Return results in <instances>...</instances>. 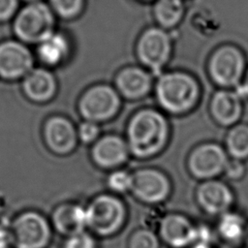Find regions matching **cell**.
Listing matches in <instances>:
<instances>
[{
    "label": "cell",
    "mask_w": 248,
    "mask_h": 248,
    "mask_svg": "<svg viewBox=\"0 0 248 248\" xmlns=\"http://www.w3.org/2000/svg\"><path fill=\"white\" fill-rule=\"evenodd\" d=\"M228 161V154L221 145L206 142L197 146L190 153L188 169L195 177L209 180L224 172Z\"/></svg>",
    "instance_id": "obj_8"
},
{
    "label": "cell",
    "mask_w": 248,
    "mask_h": 248,
    "mask_svg": "<svg viewBox=\"0 0 248 248\" xmlns=\"http://www.w3.org/2000/svg\"><path fill=\"white\" fill-rule=\"evenodd\" d=\"M184 13L182 0H157L154 6V16L157 22L165 28L176 25Z\"/></svg>",
    "instance_id": "obj_22"
},
{
    "label": "cell",
    "mask_w": 248,
    "mask_h": 248,
    "mask_svg": "<svg viewBox=\"0 0 248 248\" xmlns=\"http://www.w3.org/2000/svg\"><path fill=\"white\" fill-rule=\"evenodd\" d=\"M16 0H0V20L9 18L16 11Z\"/></svg>",
    "instance_id": "obj_30"
},
{
    "label": "cell",
    "mask_w": 248,
    "mask_h": 248,
    "mask_svg": "<svg viewBox=\"0 0 248 248\" xmlns=\"http://www.w3.org/2000/svg\"><path fill=\"white\" fill-rule=\"evenodd\" d=\"M129 248H159V239L152 231L140 229L132 234Z\"/></svg>",
    "instance_id": "obj_25"
},
{
    "label": "cell",
    "mask_w": 248,
    "mask_h": 248,
    "mask_svg": "<svg viewBox=\"0 0 248 248\" xmlns=\"http://www.w3.org/2000/svg\"><path fill=\"white\" fill-rule=\"evenodd\" d=\"M118 91L128 99H139L146 95L151 87V78L147 72L138 67H129L116 77Z\"/></svg>",
    "instance_id": "obj_18"
},
{
    "label": "cell",
    "mask_w": 248,
    "mask_h": 248,
    "mask_svg": "<svg viewBox=\"0 0 248 248\" xmlns=\"http://www.w3.org/2000/svg\"><path fill=\"white\" fill-rule=\"evenodd\" d=\"M242 112L241 97L237 92L220 90L210 102V113L213 119L222 126L234 125Z\"/></svg>",
    "instance_id": "obj_16"
},
{
    "label": "cell",
    "mask_w": 248,
    "mask_h": 248,
    "mask_svg": "<svg viewBox=\"0 0 248 248\" xmlns=\"http://www.w3.org/2000/svg\"><path fill=\"white\" fill-rule=\"evenodd\" d=\"M200 88L196 79L182 72L166 73L156 84V98L167 111L180 114L192 109L199 99Z\"/></svg>",
    "instance_id": "obj_2"
},
{
    "label": "cell",
    "mask_w": 248,
    "mask_h": 248,
    "mask_svg": "<svg viewBox=\"0 0 248 248\" xmlns=\"http://www.w3.org/2000/svg\"><path fill=\"white\" fill-rule=\"evenodd\" d=\"M244 239H245V241H246V244H247V246H248V225H247V227H246V232H245V236H244Z\"/></svg>",
    "instance_id": "obj_33"
},
{
    "label": "cell",
    "mask_w": 248,
    "mask_h": 248,
    "mask_svg": "<svg viewBox=\"0 0 248 248\" xmlns=\"http://www.w3.org/2000/svg\"><path fill=\"white\" fill-rule=\"evenodd\" d=\"M120 107L117 92L108 85H96L89 88L80 98L78 108L87 121L101 122L113 117Z\"/></svg>",
    "instance_id": "obj_6"
},
{
    "label": "cell",
    "mask_w": 248,
    "mask_h": 248,
    "mask_svg": "<svg viewBox=\"0 0 248 248\" xmlns=\"http://www.w3.org/2000/svg\"><path fill=\"white\" fill-rule=\"evenodd\" d=\"M160 237L172 248H186L193 246L197 226L187 217L180 214H169L165 216L159 227Z\"/></svg>",
    "instance_id": "obj_13"
},
{
    "label": "cell",
    "mask_w": 248,
    "mask_h": 248,
    "mask_svg": "<svg viewBox=\"0 0 248 248\" xmlns=\"http://www.w3.org/2000/svg\"><path fill=\"white\" fill-rule=\"evenodd\" d=\"M28 1H33V2H36V0H28Z\"/></svg>",
    "instance_id": "obj_35"
},
{
    "label": "cell",
    "mask_w": 248,
    "mask_h": 248,
    "mask_svg": "<svg viewBox=\"0 0 248 248\" xmlns=\"http://www.w3.org/2000/svg\"><path fill=\"white\" fill-rule=\"evenodd\" d=\"M192 248H209V247H202V246H192Z\"/></svg>",
    "instance_id": "obj_34"
},
{
    "label": "cell",
    "mask_w": 248,
    "mask_h": 248,
    "mask_svg": "<svg viewBox=\"0 0 248 248\" xmlns=\"http://www.w3.org/2000/svg\"><path fill=\"white\" fill-rule=\"evenodd\" d=\"M127 142L119 136L106 135L98 139L91 150L96 165L104 169L116 168L125 163L129 156Z\"/></svg>",
    "instance_id": "obj_15"
},
{
    "label": "cell",
    "mask_w": 248,
    "mask_h": 248,
    "mask_svg": "<svg viewBox=\"0 0 248 248\" xmlns=\"http://www.w3.org/2000/svg\"><path fill=\"white\" fill-rule=\"evenodd\" d=\"M67 52L68 42L61 34L51 33L39 43V56L46 64L54 65L59 63Z\"/></svg>",
    "instance_id": "obj_21"
},
{
    "label": "cell",
    "mask_w": 248,
    "mask_h": 248,
    "mask_svg": "<svg viewBox=\"0 0 248 248\" xmlns=\"http://www.w3.org/2000/svg\"><path fill=\"white\" fill-rule=\"evenodd\" d=\"M11 242H13L11 232L0 226V248H9Z\"/></svg>",
    "instance_id": "obj_31"
},
{
    "label": "cell",
    "mask_w": 248,
    "mask_h": 248,
    "mask_svg": "<svg viewBox=\"0 0 248 248\" xmlns=\"http://www.w3.org/2000/svg\"><path fill=\"white\" fill-rule=\"evenodd\" d=\"M237 93L239 94L240 97L243 96V97L248 98V72H247V74H246V77H245L244 81L242 82L241 86L238 87Z\"/></svg>",
    "instance_id": "obj_32"
},
{
    "label": "cell",
    "mask_w": 248,
    "mask_h": 248,
    "mask_svg": "<svg viewBox=\"0 0 248 248\" xmlns=\"http://www.w3.org/2000/svg\"><path fill=\"white\" fill-rule=\"evenodd\" d=\"M228 153L233 159L244 160L248 158V125H233L226 136Z\"/></svg>",
    "instance_id": "obj_23"
},
{
    "label": "cell",
    "mask_w": 248,
    "mask_h": 248,
    "mask_svg": "<svg viewBox=\"0 0 248 248\" xmlns=\"http://www.w3.org/2000/svg\"><path fill=\"white\" fill-rule=\"evenodd\" d=\"M245 172V166L242 160L238 159H229L224 173L225 175L232 180H238L240 179Z\"/></svg>",
    "instance_id": "obj_29"
},
{
    "label": "cell",
    "mask_w": 248,
    "mask_h": 248,
    "mask_svg": "<svg viewBox=\"0 0 248 248\" xmlns=\"http://www.w3.org/2000/svg\"><path fill=\"white\" fill-rule=\"evenodd\" d=\"M54 18L49 8L41 2H32L16 16L14 29L22 41L40 43L53 33Z\"/></svg>",
    "instance_id": "obj_4"
},
{
    "label": "cell",
    "mask_w": 248,
    "mask_h": 248,
    "mask_svg": "<svg viewBox=\"0 0 248 248\" xmlns=\"http://www.w3.org/2000/svg\"><path fill=\"white\" fill-rule=\"evenodd\" d=\"M30 51L20 43L8 41L0 44V76L16 78L26 76L32 67Z\"/></svg>",
    "instance_id": "obj_12"
},
{
    "label": "cell",
    "mask_w": 248,
    "mask_h": 248,
    "mask_svg": "<svg viewBox=\"0 0 248 248\" xmlns=\"http://www.w3.org/2000/svg\"><path fill=\"white\" fill-rule=\"evenodd\" d=\"M169 124L165 116L153 108L137 111L126 131L129 151L137 158L146 159L158 154L167 144Z\"/></svg>",
    "instance_id": "obj_1"
},
{
    "label": "cell",
    "mask_w": 248,
    "mask_h": 248,
    "mask_svg": "<svg viewBox=\"0 0 248 248\" xmlns=\"http://www.w3.org/2000/svg\"><path fill=\"white\" fill-rule=\"evenodd\" d=\"M131 191L133 195L145 203H160L170 192V183L165 173L154 169H141L132 173Z\"/></svg>",
    "instance_id": "obj_10"
},
{
    "label": "cell",
    "mask_w": 248,
    "mask_h": 248,
    "mask_svg": "<svg viewBox=\"0 0 248 248\" xmlns=\"http://www.w3.org/2000/svg\"><path fill=\"white\" fill-rule=\"evenodd\" d=\"M50 3L61 16L73 17L80 11L82 0H50Z\"/></svg>",
    "instance_id": "obj_26"
},
{
    "label": "cell",
    "mask_w": 248,
    "mask_h": 248,
    "mask_svg": "<svg viewBox=\"0 0 248 248\" xmlns=\"http://www.w3.org/2000/svg\"><path fill=\"white\" fill-rule=\"evenodd\" d=\"M25 95L34 102H46L55 93L56 82L53 76L44 69L31 70L24 78Z\"/></svg>",
    "instance_id": "obj_19"
},
{
    "label": "cell",
    "mask_w": 248,
    "mask_h": 248,
    "mask_svg": "<svg viewBox=\"0 0 248 248\" xmlns=\"http://www.w3.org/2000/svg\"><path fill=\"white\" fill-rule=\"evenodd\" d=\"M137 51L142 64L152 71H160L170 56V37L162 28H149L140 36Z\"/></svg>",
    "instance_id": "obj_9"
},
{
    "label": "cell",
    "mask_w": 248,
    "mask_h": 248,
    "mask_svg": "<svg viewBox=\"0 0 248 248\" xmlns=\"http://www.w3.org/2000/svg\"><path fill=\"white\" fill-rule=\"evenodd\" d=\"M44 138L47 147L57 154L71 152L78 139L73 123L62 116H53L46 122Z\"/></svg>",
    "instance_id": "obj_14"
},
{
    "label": "cell",
    "mask_w": 248,
    "mask_h": 248,
    "mask_svg": "<svg viewBox=\"0 0 248 248\" xmlns=\"http://www.w3.org/2000/svg\"><path fill=\"white\" fill-rule=\"evenodd\" d=\"M245 60L235 46H224L214 51L209 60V74L212 79L225 87L236 86L243 76Z\"/></svg>",
    "instance_id": "obj_7"
},
{
    "label": "cell",
    "mask_w": 248,
    "mask_h": 248,
    "mask_svg": "<svg viewBox=\"0 0 248 248\" xmlns=\"http://www.w3.org/2000/svg\"><path fill=\"white\" fill-rule=\"evenodd\" d=\"M85 209L87 228L102 236L117 232L126 220L124 203L111 195L97 196Z\"/></svg>",
    "instance_id": "obj_3"
},
{
    "label": "cell",
    "mask_w": 248,
    "mask_h": 248,
    "mask_svg": "<svg viewBox=\"0 0 248 248\" xmlns=\"http://www.w3.org/2000/svg\"><path fill=\"white\" fill-rule=\"evenodd\" d=\"M64 248H96V242L91 234L83 231L70 235L64 244Z\"/></svg>",
    "instance_id": "obj_27"
},
{
    "label": "cell",
    "mask_w": 248,
    "mask_h": 248,
    "mask_svg": "<svg viewBox=\"0 0 248 248\" xmlns=\"http://www.w3.org/2000/svg\"><path fill=\"white\" fill-rule=\"evenodd\" d=\"M100 134V128L97 123L85 120L78 129V138L84 143L96 141Z\"/></svg>",
    "instance_id": "obj_28"
},
{
    "label": "cell",
    "mask_w": 248,
    "mask_h": 248,
    "mask_svg": "<svg viewBox=\"0 0 248 248\" xmlns=\"http://www.w3.org/2000/svg\"><path fill=\"white\" fill-rule=\"evenodd\" d=\"M11 234L16 248H44L49 241L50 228L42 214L26 211L16 218Z\"/></svg>",
    "instance_id": "obj_5"
},
{
    "label": "cell",
    "mask_w": 248,
    "mask_h": 248,
    "mask_svg": "<svg viewBox=\"0 0 248 248\" xmlns=\"http://www.w3.org/2000/svg\"><path fill=\"white\" fill-rule=\"evenodd\" d=\"M52 222L59 232L69 236L76 234L87 227L86 209L76 203L61 204L53 211Z\"/></svg>",
    "instance_id": "obj_17"
},
{
    "label": "cell",
    "mask_w": 248,
    "mask_h": 248,
    "mask_svg": "<svg viewBox=\"0 0 248 248\" xmlns=\"http://www.w3.org/2000/svg\"><path fill=\"white\" fill-rule=\"evenodd\" d=\"M196 199L200 206L208 214L222 215L229 211L233 202L230 187L219 180H203L197 189Z\"/></svg>",
    "instance_id": "obj_11"
},
{
    "label": "cell",
    "mask_w": 248,
    "mask_h": 248,
    "mask_svg": "<svg viewBox=\"0 0 248 248\" xmlns=\"http://www.w3.org/2000/svg\"><path fill=\"white\" fill-rule=\"evenodd\" d=\"M133 176L126 170H118L111 172L108 179L107 184L108 188L116 193H125L131 191Z\"/></svg>",
    "instance_id": "obj_24"
},
{
    "label": "cell",
    "mask_w": 248,
    "mask_h": 248,
    "mask_svg": "<svg viewBox=\"0 0 248 248\" xmlns=\"http://www.w3.org/2000/svg\"><path fill=\"white\" fill-rule=\"evenodd\" d=\"M244 219L238 213L228 211L220 215L217 224V232L219 236L228 243H237L241 241L246 232Z\"/></svg>",
    "instance_id": "obj_20"
}]
</instances>
